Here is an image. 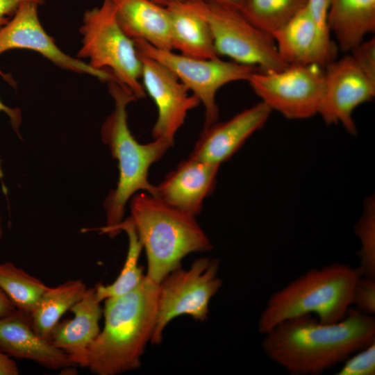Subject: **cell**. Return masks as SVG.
Wrapping results in <instances>:
<instances>
[{"instance_id": "cell-1", "label": "cell", "mask_w": 375, "mask_h": 375, "mask_svg": "<svg viewBox=\"0 0 375 375\" xmlns=\"http://www.w3.org/2000/svg\"><path fill=\"white\" fill-rule=\"evenodd\" d=\"M265 354L292 375H317L375 343V318L349 308L334 324L307 314L283 320L267 332Z\"/></svg>"}, {"instance_id": "cell-2", "label": "cell", "mask_w": 375, "mask_h": 375, "mask_svg": "<svg viewBox=\"0 0 375 375\" xmlns=\"http://www.w3.org/2000/svg\"><path fill=\"white\" fill-rule=\"evenodd\" d=\"M158 284L144 276L133 290L106 299L104 326L90 344L85 368L118 375L139 368L156 326Z\"/></svg>"}, {"instance_id": "cell-3", "label": "cell", "mask_w": 375, "mask_h": 375, "mask_svg": "<svg viewBox=\"0 0 375 375\" xmlns=\"http://www.w3.org/2000/svg\"><path fill=\"white\" fill-rule=\"evenodd\" d=\"M114 101V109L106 117L101 130L103 142L117 160L119 179L116 188L106 198L103 207L106 225L99 228L111 237L114 228L123 220L126 205L139 192L153 195L155 185L148 180L150 167L172 147L162 139L141 144L132 135L127 120V106L137 100L133 93L114 78L107 81Z\"/></svg>"}, {"instance_id": "cell-4", "label": "cell", "mask_w": 375, "mask_h": 375, "mask_svg": "<svg viewBox=\"0 0 375 375\" xmlns=\"http://www.w3.org/2000/svg\"><path fill=\"white\" fill-rule=\"evenodd\" d=\"M130 210L126 220L133 226L146 253L145 275L156 284L180 267L186 256L212 247L196 217L167 206L148 192L135 194L130 199Z\"/></svg>"}, {"instance_id": "cell-5", "label": "cell", "mask_w": 375, "mask_h": 375, "mask_svg": "<svg viewBox=\"0 0 375 375\" xmlns=\"http://www.w3.org/2000/svg\"><path fill=\"white\" fill-rule=\"evenodd\" d=\"M361 276L358 267L344 263L310 269L271 295L259 318V332L265 334L283 320L307 314L322 324L341 321L353 304Z\"/></svg>"}, {"instance_id": "cell-6", "label": "cell", "mask_w": 375, "mask_h": 375, "mask_svg": "<svg viewBox=\"0 0 375 375\" xmlns=\"http://www.w3.org/2000/svg\"><path fill=\"white\" fill-rule=\"evenodd\" d=\"M81 47L77 58L98 70H108L137 99L146 92L140 81L142 62L133 40L119 25L110 0L87 10L80 27Z\"/></svg>"}, {"instance_id": "cell-7", "label": "cell", "mask_w": 375, "mask_h": 375, "mask_svg": "<svg viewBox=\"0 0 375 375\" xmlns=\"http://www.w3.org/2000/svg\"><path fill=\"white\" fill-rule=\"evenodd\" d=\"M207 20L218 56L253 66L260 72L281 70L288 65L272 36L253 25L240 12L203 0H192Z\"/></svg>"}, {"instance_id": "cell-8", "label": "cell", "mask_w": 375, "mask_h": 375, "mask_svg": "<svg viewBox=\"0 0 375 375\" xmlns=\"http://www.w3.org/2000/svg\"><path fill=\"white\" fill-rule=\"evenodd\" d=\"M219 267L218 260L199 258L189 269L180 267L160 283L152 344H161L165 328L176 317L188 315L199 322L208 318L209 303L222 285Z\"/></svg>"}, {"instance_id": "cell-9", "label": "cell", "mask_w": 375, "mask_h": 375, "mask_svg": "<svg viewBox=\"0 0 375 375\" xmlns=\"http://www.w3.org/2000/svg\"><path fill=\"white\" fill-rule=\"evenodd\" d=\"M138 53L158 61L172 71L204 107V126L217 122L219 108L217 91L224 85L240 81H248L258 69L253 66L219 58L201 59L160 49L142 40H133Z\"/></svg>"}, {"instance_id": "cell-10", "label": "cell", "mask_w": 375, "mask_h": 375, "mask_svg": "<svg viewBox=\"0 0 375 375\" xmlns=\"http://www.w3.org/2000/svg\"><path fill=\"white\" fill-rule=\"evenodd\" d=\"M251 88L272 110L290 119H304L318 114L324 92V67L316 64L289 65L272 72H254Z\"/></svg>"}, {"instance_id": "cell-11", "label": "cell", "mask_w": 375, "mask_h": 375, "mask_svg": "<svg viewBox=\"0 0 375 375\" xmlns=\"http://www.w3.org/2000/svg\"><path fill=\"white\" fill-rule=\"evenodd\" d=\"M325 87L318 114L327 125L340 124L351 135L357 133L353 110L375 96V83L360 70L351 55L324 67Z\"/></svg>"}, {"instance_id": "cell-12", "label": "cell", "mask_w": 375, "mask_h": 375, "mask_svg": "<svg viewBox=\"0 0 375 375\" xmlns=\"http://www.w3.org/2000/svg\"><path fill=\"white\" fill-rule=\"evenodd\" d=\"M39 6L31 2L22 3L8 23L0 28V55L10 49H28L63 69L88 74L106 82L114 78L108 70L96 69L83 60L63 52L41 24Z\"/></svg>"}, {"instance_id": "cell-13", "label": "cell", "mask_w": 375, "mask_h": 375, "mask_svg": "<svg viewBox=\"0 0 375 375\" xmlns=\"http://www.w3.org/2000/svg\"><path fill=\"white\" fill-rule=\"evenodd\" d=\"M142 84L155 103L158 117L152 129L153 139L165 140L172 145L188 112L200 104L176 76L165 65L141 54Z\"/></svg>"}, {"instance_id": "cell-14", "label": "cell", "mask_w": 375, "mask_h": 375, "mask_svg": "<svg viewBox=\"0 0 375 375\" xmlns=\"http://www.w3.org/2000/svg\"><path fill=\"white\" fill-rule=\"evenodd\" d=\"M272 111L260 101L227 121L203 127L190 157L221 165L265 125Z\"/></svg>"}, {"instance_id": "cell-15", "label": "cell", "mask_w": 375, "mask_h": 375, "mask_svg": "<svg viewBox=\"0 0 375 375\" xmlns=\"http://www.w3.org/2000/svg\"><path fill=\"white\" fill-rule=\"evenodd\" d=\"M219 167L189 156L155 185L153 196L169 206L197 217L205 199L215 188Z\"/></svg>"}, {"instance_id": "cell-16", "label": "cell", "mask_w": 375, "mask_h": 375, "mask_svg": "<svg viewBox=\"0 0 375 375\" xmlns=\"http://www.w3.org/2000/svg\"><path fill=\"white\" fill-rule=\"evenodd\" d=\"M281 58L288 65L325 67L338 51L331 37L317 28L306 6L272 35Z\"/></svg>"}, {"instance_id": "cell-17", "label": "cell", "mask_w": 375, "mask_h": 375, "mask_svg": "<svg viewBox=\"0 0 375 375\" xmlns=\"http://www.w3.org/2000/svg\"><path fill=\"white\" fill-rule=\"evenodd\" d=\"M0 351L50 369L75 366L65 353L35 333L30 314L17 309L0 318Z\"/></svg>"}, {"instance_id": "cell-18", "label": "cell", "mask_w": 375, "mask_h": 375, "mask_svg": "<svg viewBox=\"0 0 375 375\" xmlns=\"http://www.w3.org/2000/svg\"><path fill=\"white\" fill-rule=\"evenodd\" d=\"M100 303L94 288H88L82 299L70 308L73 317L60 320L51 331V343L75 366L85 367L88 349L101 331L103 310Z\"/></svg>"}, {"instance_id": "cell-19", "label": "cell", "mask_w": 375, "mask_h": 375, "mask_svg": "<svg viewBox=\"0 0 375 375\" xmlns=\"http://www.w3.org/2000/svg\"><path fill=\"white\" fill-rule=\"evenodd\" d=\"M123 31L133 40L173 50L170 18L166 7L151 0H110Z\"/></svg>"}, {"instance_id": "cell-20", "label": "cell", "mask_w": 375, "mask_h": 375, "mask_svg": "<svg viewBox=\"0 0 375 375\" xmlns=\"http://www.w3.org/2000/svg\"><path fill=\"white\" fill-rule=\"evenodd\" d=\"M166 8L170 18L173 49L192 58H219L210 26L192 0L172 3Z\"/></svg>"}, {"instance_id": "cell-21", "label": "cell", "mask_w": 375, "mask_h": 375, "mask_svg": "<svg viewBox=\"0 0 375 375\" xmlns=\"http://www.w3.org/2000/svg\"><path fill=\"white\" fill-rule=\"evenodd\" d=\"M328 27L338 49L350 52L375 31V0H330Z\"/></svg>"}, {"instance_id": "cell-22", "label": "cell", "mask_w": 375, "mask_h": 375, "mask_svg": "<svg viewBox=\"0 0 375 375\" xmlns=\"http://www.w3.org/2000/svg\"><path fill=\"white\" fill-rule=\"evenodd\" d=\"M87 290L81 279L68 280L56 287H49L30 314L35 333L50 342L54 326L62 316L82 299Z\"/></svg>"}, {"instance_id": "cell-23", "label": "cell", "mask_w": 375, "mask_h": 375, "mask_svg": "<svg viewBox=\"0 0 375 375\" xmlns=\"http://www.w3.org/2000/svg\"><path fill=\"white\" fill-rule=\"evenodd\" d=\"M122 231L126 233L128 238L126 260L120 274L114 282L108 285L98 283L95 285V294L99 302L133 290L140 284L145 276L138 265L143 247L133 226L126 219L122 220L114 228L111 238L116 236Z\"/></svg>"}, {"instance_id": "cell-24", "label": "cell", "mask_w": 375, "mask_h": 375, "mask_svg": "<svg viewBox=\"0 0 375 375\" xmlns=\"http://www.w3.org/2000/svg\"><path fill=\"white\" fill-rule=\"evenodd\" d=\"M49 288L11 262L0 264V288L18 310L31 314Z\"/></svg>"}, {"instance_id": "cell-25", "label": "cell", "mask_w": 375, "mask_h": 375, "mask_svg": "<svg viewBox=\"0 0 375 375\" xmlns=\"http://www.w3.org/2000/svg\"><path fill=\"white\" fill-rule=\"evenodd\" d=\"M308 0H246L240 12L253 25L271 35L302 10Z\"/></svg>"}, {"instance_id": "cell-26", "label": "cell", "mask_w": 375, "mask_h": 375, "mask_svg": "<svg viewBox=\"0 0 375 375\" xmlns=\"http://www.w3.org/2000/svg\"><path fill=\"white\" fill-rule=\"evenodd\" d=\"M355 234L360 242L357 252L362 276L375 277V208L374 199H368L363 214L356 224Z\"/></svg>"}, {"instance_id": "cell-27", "label": "cell", "mask_w": 375, "mask_h": 375, "mask_svg": "<svg viewBox=\"0 0 375 375\" xmlns=\"http://www.w3.org/2000/svg\"><path fill=\"white\" fill-rule=\"evenodd\" d=\"M343 362L337 375H374L375 343L353 353Z\"/></svg>"}, {"instance_id": "cell-28", "label": "cell", "mask_w": 375, "mask_h": 375, "mask_svg": "<svg viewBox=\"0 0 375 375\" xmlns=\"http://www.w3.org/2000/svg\"><path fill=\"white\" fill-rule=\"evenodd\" d=\"M354 309L367 315L375 314V277L361 276L355 287Z\"/></svg>"}, {"instance_id": "cell-29", "label": "cell", "mask_w": 375, "mask_h": 375, "mask_svg": "<svg viewBox=\"0 0 375 375\" xmlns=\"http://www.w3.org/2000/svg\"><path fill=\"white\" fill-rule=\"evenodd\" d=\"M351 56L363 74L375 83V38L362 41L351 51Z\"/></svg>"}, {"instance_id": "cell-30", "label": "cell", "mask_w": 375, "mask_h": 375, "mask_svg": "<svg viewBox=\"0 0 375 375\" xmlns=\"http://www.w3.org/2000/svg\"><path fill=\"white\" fill-rule=\"evenodd\" d=\"M306 8L319 31L331 37L328 27V14L330 0H308Z\"/></svg>"}, {"instance_id": "cell-31", "label": "cell", "mask_w": 375, "mask_h": 375, "mask_svg": "<svg viewBox=\"0 0 375 375\" xmlns=\"http://www.w3.org/2000/svg\"><path fill=\"white\" fill-rule=\"evenodd\" d=\"M46 0H0V28L13 17L24 3L31 2L42 6Z\"/></svg>"}, {"instance_id": "cell-32", "label": "cell", "mask_w": 375, "mask_h": 375, "mask_svg": "<svg viewBox=\"0 0 375 375\" xmlns=\"http://www.w3.org/2000/svg\"><path fill=\"white\" fill-rule=\"evenodd\" d=\"M19 374V368L14 360L0 351V375H18Z\"/></svg>"}, {"instance_id": "cell-33", "label": "cell", "mask_w": 375, "mask_h": 375, "mask_svg": "<svg viewBox=\"0 0 375 375\" xmlns=\"http://www.w3.org/2000/svg\"><path fill=\"white\" fill-rule=\"evenodd\" d=\"M0 112H4L8 116L14 130L19 134V126L22 121L20 110L10 108L0 100Z\"/></svg>"}, {"instance_id": "cell-34", "label": "cell", "mask_w": 375, "mask_h": 375, "mask_svg": "<svg viewBox=\"0 0 375 375\" xmlns=\"http://www.w3.org/2000/svg\"><path fill=\"white\" fill-rule=\"evenodd\" d=\"M15 307L0 288V318L12 313Z\"/></svg>"}, {"instance_id": "cell-35", "label": "cell", "mask_w": 375, "mask_h": 375, "mask_svg": "<svg viewBox=\"0 0 375 375\" xmlns=\"http://www.w3.org/2000/svg\"><path fill=\"white\" fill-rule=\"evenodd\" d=\"M207 2L216 3L225 6L239 12H241L244 8L246 0H203Z\"/></svg>"}, {"instance_id": "cell-36", "label": "cell", "mask_w": 375, "mask_h": 375, "mask_svg": "<svg viewBox=\"0 0 375 375\" xmlns=\"http://www.w3.org/2000/svg\"><path fill=\"white\" fill-rule=\"evenodd\" d=\"M151 1H153V2L160 6L166 7L172 3L185 2V1H188L190 0H151Z\"/></svg>"}, {"instance_id": "cell-37", "label": "cell", "mask_w": 375, "mask_h": 375, "mask_svg": "<svg viewBox=\"0 0 375 375\" xmlns=\"http://www.w3.org/2000/svg\"><path fill=\"white\" fill-rule=\"evenodd\" d=\"M3 228L2 225V221L0 215V240L3 238Z\"/></svg>"}]
</instances>
